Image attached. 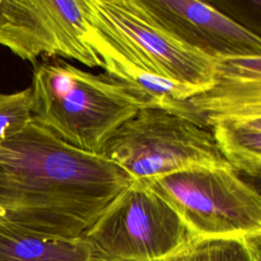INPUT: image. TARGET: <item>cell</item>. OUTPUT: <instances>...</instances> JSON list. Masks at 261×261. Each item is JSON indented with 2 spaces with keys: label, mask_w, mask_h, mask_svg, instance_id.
Returning a JSON list of instances; mask_svg holds the SVG:
<instances>
[{
  "label": "cell",
  "mask_w": 261,
  "mask_h": 261,
  "mask_svg": "<svg viewBox=\"0 0 261 261\" xmlns=\"http://www.w3.org/2000/svg\"><path fill=\"white\" fill-rule=\"evenodd\" d=\"M159 28L213 58L261 56L258 35L226 14L198 0H136Z\"/></svg>",
  "instance_id": "8"
},
{
  "label": "cell",
  "mask_w": 261,
  "mask_h": 261,
  "mask_svg": "<svg viewBox=\"0 0 261 261\" xmlns=\"http://www.w3.org/2000/svg\"><path fill=\"white\" fill-rule=\"evenodd\" d=\"M206 239L208 261H261V233Z\"/></svg>",
  "instance_id": "13"
},
{
  "label": "cell",
  "mask_w": 261,
  "mask_h": 261,
  "mask_svg": "<svg viewBox=\"0 0 261 261\" xmlns=\"http://www.w3.org/2000/svg\"><path fill=\"white\" fill-rule=\"evenodd\" d=\"M32 114L65 143L99 154L111 135L141 109L124 86L60 58L34 64Z\"/></svg>",
  "instance_id": "2"
},
{
  "label": "cell",
  "mask_w": 261,
  "mask_h": 261,
  "mask_svg": "<svg viewBox=\"0 0 261 261\" xmlns=\"http://www.w3.org/2000/svg\"><path fill=\"white\" fill-rule=\"evenodd\" d=\"M215 65L213 85L185 101L191 120L206 127L215 117L261 115V56L219 58Z\"/></svg>",
  "instance_id": "9"
},
{
  "label": "cell",
  "mask_w": 261,
  "mask_h": 261,
  "mask_svg": "<svg viewBox=\"0 0 261 261\" xmlns=\"http://www.w3.org/2000/svg\"><path fill=\"white\" fill-rule=\"evenodd\" d=\"M0 261H90L82 238L37 232L0 217Z\"/></svg>",
  "instance_id": "11"
},
{
  "label": "cell",
  "mask_w": 261,
  "mask_h": 261,
  "mask_svg": "<svg viewBox=\"0 0 261 261\" xmlns=\"http://www.w3.org/2000/svg\"><path fill=\"white\" fill-rule=\"evenodd\" d=\"M215 144L224 160L234 169L258 177L261 169V115L211 118Z\"/></svg>",
  "instance_id": "12"
},
{
  "label": "cell",
  "mask_w": 261,
  "mask_h": 261,
  "mask_svg": "<svg viewBox=\"0 0 261 261\" xmlns=\"http://www.w3.org/2000/svg\"><path fill=\"white\" fill-rule=\"evenodd\" d=\"M165 261H208L206 238H196Z\"/></svg>",
  "instance_id": "14"
},
{
  "label": "cell",
  "mask_w": 261,
  "mask_h": 261,
  "mask_svg": "<svg viewBox=\"0 0 261 261\" xmlns=\"http://www.w3.org/2000/svg\"><path fill=\"white\" fill-rule=\"evenodd\" d=\"M133 180H146L197 165H229L209 129L156 108H141L99 152Z\"/></svg>",
  "instance_id": "5"
},
{
  "label": "cell",
  "mask_w": 261,
  "mask_h": 261,
  "mask_svg": "<svg viewBox=\"0 0 261 261\" xmlns=\"http://www.w3.org/2000/svg\"><path fill=\"white\" fill-rule=\"evenodd\" d=\"M83 5L87 22L148 71L201 91L213 85L215 59L159 28L136 0H83Z\"/></svg>",
  "instance_id": "6"
},
{
  "label": "cell",
  "mask_w": 261,
  "mask_h": 261,
  "mask_svg": "<svg viewBox=\"0 0 261 261\" xmlns=\"http://www.w3.org/2000/svg\"><path fill=\"white\" fill-rule=\"evenodd\" d=\"M86 30L83 0H0V45L33 64L45 55L100 67Z\"/></svg>",
  "instance_id": "7"
},
{
  "label": "cell",
  "mask_w": 261,
  "mask_h": 261,
  "mask_svg": "<svg viewBox=\"0 0 261 261\" xmlns=\"http://www.w3.org/2000/svg\"><path fill=\"white\" fill-rule=\"evenodd\" d=\"M85 39L99 58L100 67L109 77L124 86L141 108L162 109L190 118L184 102L201 90L148 71L115 49L88 22Z\"/></svg>",
  "instance_id": "10"
},
{
  "label": "cell",
  "mask_w": 261,
  "mask_h": 261,
  "mask_svg": "<svg viewBox=\"0 0 261 261\" xmlns=\"http://www.w3.org/2000/svg\"><path fill=\"white\" fill-rule=\"evenodd\" d=\"M81 238L90 261H165L197 237L165 200L133 180Z\"/></svg>",
  "instance_id": "3"
},
{
  "label": "cell",
  "mask_w": 261,
  "mask_h": 261,
  "mask_svg": "<svg viewBox=\"0 0 261 261\" xmlns=\"http://www.w3.org/2000/svg\"><path fill=\"white\" fill-rule=\"evenodd\" d=\"M133 179L36 118L0 142V217L44 234L80 238Z\"/></svg>",
  "instance_id": "1"
},
{
  "label": "cell",
  "mask_w": 261,
  "mask_h": 261,
  "mask_svg": "<svg viewBox=\"0 0 261 261\" xmlns=\"http://www.w3.org/2000/svg\"><path fill=\"white\" fill-rule=\"evenodd\" d=\"M197 238L261 233V198L230 165H197L142 180Z\"/></svg>",
  "instance_id": "4"
}]
</instances>
